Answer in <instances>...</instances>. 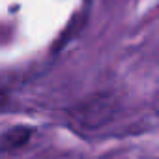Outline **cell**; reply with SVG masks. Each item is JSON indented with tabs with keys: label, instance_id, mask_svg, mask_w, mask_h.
<instances>
[{
	"label": "cell",
	"instance_id": "obj_1",
	"mask_svg": "<svg viewBox=\"0 0 159 159\" xmlns=\"http://www.w3.org/2000/svg\"><path fill=\"white\" fill-rule=\"evenodd\" d=\"M32 129L30 127H11L4 133L2 137V148L4 152H10V150H17L21 146H25L30 137H32Z\"/></svg>",
	"mask_w": 159,
	"mask_h": 159
}]
</instances>
